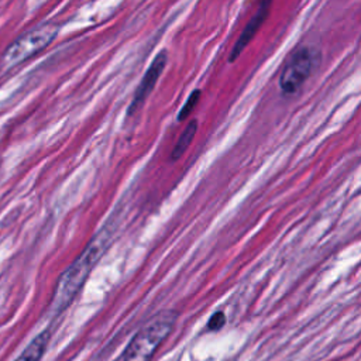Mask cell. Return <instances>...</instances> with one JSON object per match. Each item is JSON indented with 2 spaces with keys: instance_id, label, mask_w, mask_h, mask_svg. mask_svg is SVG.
<instances>
[{
  "instance_id": "obj_6",
  "label": "cell",
  "mask_w": 361,
  "mask_h": 361,
  "mask_svg": "<svg viewBox=\"0 0 361 361\" xmlns=\"http://www.w3.org/2000/svg\"><path fill=\"white\" fill-rule=\"evenodd\" d=\"M269 7H271V3L269 1H262L257 10V13L250 18V21L245 24L243 32L240 34L238 39L235 41L231 52H230V58L228 61L233 62L235 61L240 54L245 49V47L252 41V38L255 37L257 31L261 28L262 23L267 20L268 14H269Z\"/></svg>"
},
{
  "instance_id": "obj_5",
  "label": "cell",
  "mask_w": 361,
  "mask_h": 361,
  "mask_svg": "<svg viewBox=\"0 0 361 361\" xmlns=\"http://www.w3.org/2000/svg\"><path fill=\"white\" fill-rule=\"evenodd\" d=\"M166 51H161L155 58L154 61L151 62L149 68L147 69V72L144 73L135 93H134V97H133V102L130 103V107H128V114H134L145 102V99L149 96V93L152 92V89L155 87L161 73L164 72V68L166 65Z\"/></svg>"
},
{
  "instance_id": "obj_3",
  "label": "cell",
  "mask_w": 361,
  "mask_h": 361,
  "mask_svg": "<svg viewBox=\"0 0 361 361\" xmlns=\"http://www.w3.org/2000/svg\"><path fill=\"white\" fill-rule=\"evenodd\" d=\"M59 24L58 23H42L31 30L21 34L18 38H16L8 48L3 52L0 59V68L4 71H8L28 58L34 56L35 54L45 49L58 35Z\"/></svg>"
},
{
  "instance_id": "obj_4",
  "label": "cell",
  "mask_w": 361,
  "mask_h": 361,
  "mask_svg": "<svg viewBox=\"0 0 361 361\" xmlns=\"http://www.w3.org/2000/svg\"><path fill=\"white\" fill-rule=\"evenodd\" d=\"M320 62V52L310 45L296 48L285 62L279 75V89L285 94H293L312 76Z\"/></svg>"
},
{
  "instance_id": "obj_2",
  "label": "cell",
  "mask_w": 361,
  "mask_h": 361,
  "mask_svg": "<svg viewBox=\"0 0 361 361\" xmlns=\"http://www.w3.org/2000/svg\"><path fill=\"white\" fill-rule=\"evenodd\" d=\"M176 322L173 310H164L148 322L130 341L120 361H151L161 344L171 334Z\"/></svg>"
},
{
  "instance_id": "obj_1",
  "label": "cell",
  "mask_w": 361,
  "mask_h": 361,
  "mask_svg": "<svg viewBox=\"0 0 361 361\" xmlns=\"http://www.w3.org/2000/svg\"><path fill=\"white\" fill-rule=\"evenodd\" d=\"M109 240L110 231L107 227H104L87 243L85 250L59 275L49 303V309L54 314L63 312L78 296L93 267L107 250Z\"/></svg>"
},
{
  "instance_id": "obj_8",
  "label": "cell",
  "mask_w": 361,
  "mask_h": 361,
  "mask_svg": "<svg viewBox=\"0 0 361 361\" xmlns=\"http://www.w3.org/2000/svg\"><path fill=\"white\" fill-rule=\"evenodd\" d=\"M196 130H197V121L196 120H190L186 127L183 128L182 134L179 135L172 152H171V158L172 159H178L182 157V154L188 149V147L190 145V142L193 141L195 138V134H196Z\"/></svg>"
},
{
  "instance_id": "obj_9",
  "label": "cell",
  "mask_w": 361,
  "mask_h": 361,
  "mask_svg": "<svg viewBox=\"0 0 361 361\" xmlns=\"http://www.w3.org/2000/svg\"><path fill=\"white\" fill-rule=\"evenodd\" d=\"M200 94H202V92H200L199 89H196V90H193V92L188 96L185 104H183L182 109L179 110V114H178V120H179V121L185 120V118L193 111V109L196 107V104H197V102H199V99H200Z\"/></svg>"
},
{
  "instance_id": "obj_10",
  "label": "cell",
  "mask_w": 361,
  "mask_h": 361,
  "mask_svg": "<svg viewBox=\"0 0 361 361\" xmlns=\"http://www.w3.org/2000/svg\"><path fill=\"white\" fill-rule=\"evenodd\" d=\"M224 324H226V314L221 310H219V312L213 313L212 317L209 319L207 329L210 331H219Z\"/></svg>"
},
{
  "instance_id": "obj_7",
  "label": "cell",
  "mask_w": 361,
  "mask_h": 361,
  "mask_svg": "<svg viewBox=\"0 0 361 361\" xmlns=\"http://www.w3.org/2000/svg\"><path fill=\"white\" fill-rule=\"evenodd\" d=\"M49 337H51L49 330H44L42 333L35 336L32 341L28 344V347L20 354V357L16 361H41L47 350Z\"/></svg>"
}]
</instances>
